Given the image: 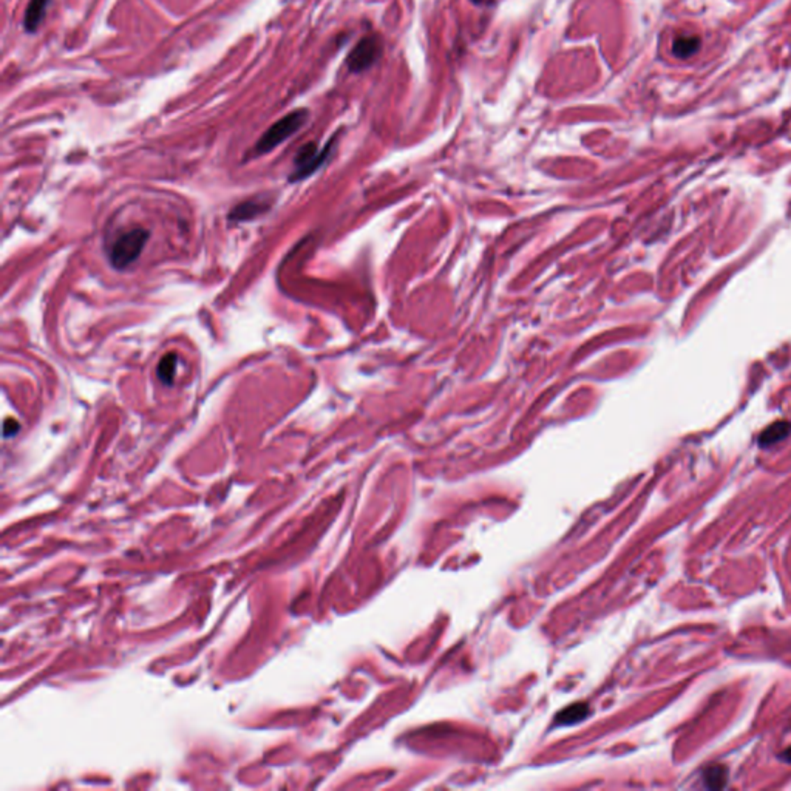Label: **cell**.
Instances as JSON below:
<instances>
[{"instance_id":"obj_8","label":"cell","mask_w":791,"mask_h":791,"mask_svg":"<svg viewBox=\"0 0 791 791\" xmlns=\"http://www.w3.org/2000/svg\"><path fill=\"white\" fill-rule=\"evenodd\" d=\"M791 431V423L788 422H776L773 425H769L764 433L760 435L759 437V444L762 447H769V445H773L776 442L782 441L783 437H787L788 433Z\"/></svg>"},{"instance_id":"obj_6","label":"cell","mask_w":791,"mask_h":791,"mask_svg":"<svg viewBox=\"0 0 791 791\" xmlns=\"http://www.w3.org/2000/svg\"><path fill=\"white\" fill-rule=\"evenodd\" d=\"M268 209H269V204H264V203H262V201H244V203L234 207L232 212L229 213V220H232V221L253 220Z\"/></svg>"},{"instance_id":"obj_10","label":"cell","mask_w":791,"mask_h":791,"mask_svg":"<svg viewBox=\"0 0 791 791\" xmlns=\"http://www.w3.org/2000/svg\"><path fill=\"white\" fill-rule=\"evenodd\" d=\"M587 716V707L586 705H572V707L566 708L563 713L558 714L557 721L563 725H572L582 721Z\"/></svg>"},{"instance_id":"obj_9","label":"cell","mask_w":791,"mask_h":791,"mask_svg":"<svg viewBox=\"0 0 791 791\" xmlns=\"http://www.w3.org/2000/svg\"><path fill=\"white\" fill-rule=\"evenodd\" d=\"M176 365H178V356L174 354V352H170V354H165L160 365H158V377H160L161 382L164 385H172L174 384V379H175V372H176Z\"/></svg>"},{"instance_id":"obj_11","label":"cell","mask_w":791,"mask_h":791,"mask_svg":"<svg viewBox=\"0 0 791 791\" xmlns=\"http://www.w3.org/2000/svg\"><path fill=\"white\" fill-rule=\"evenodd\" d=\"M705 781H707L708 788H722L726 782V771L721 765L708 768L705 773Z\"/></svg>"},{"instance_id":"obj_4","label":"cell","mask_w":791,"mask_h":791,"mask_svg":"<svg viewBox=\"0 0 791 791\" xmlns=\"http://www.w3.org/2000/svg\"><path fill=\"white\" fill-rule=\"evenodd\" d=\"M380 50H382V47H380L377 38L370 36V38L362 39L348 56V68L352 73H361V71L368 70L379 59Z\"/></svg>"},{"instance_id":"obj_7","label":"cell","mask_w":791,"mask_h":791,"mask_svg":"<svg viewBox=\"0 0 791 791\" xmlns=\"http://www.w3.org/2000/svg\"><path fill=\"white\" fill-rule=\"evenodd\" d=\"M702 42L697 36H680L674 40L672 44V53L680 57V59H686L691 57L700 50Z\"/></svg>"},{"instance_id":"obj_5","label":"cell","mask_w":791,"mask_h":791,"mask_svg":"<svg viewBox=\"0 0 791 791\" xmlns=\"http://www.w3.org/2000/svg\"><path fill=\"white\" fill-rule=\"evenodd\" d=\"M50 2H52V0H30L24 19V27L28 33L38 31L39 25L45 17Z\"/></svg>"},{"instance_id":"obj_12","label":"cell","mask_w":791,"mask_h":791,"mask_svg":"<svg viewBox=\"0 0 791 791\" xmlns=\"http://www.w3.org/2000/svg\"><path fill=\"white\" fill-rule=\"evenodd\" d=\"M19 431V422L16 419H6L5 421V428H3V435L5 437H10L14 436Z\"/></svg>"},{"instance_id":"obj_2","label":"cell","mask_w":791,"mask_h":791,"mask_svg":"<svg viewBox=\"0 0 791 791\" xmlns=\"http://www.w3.org/2000/svg\"><path fill=\"white\" fill-rule=\"evenodd\" d=\"M149 232L144 229H133V231L121 235L113 244L110 253V262L114 269H126L130 266L142 253Z\"/></svg>"},{"instance_id":"obj_3","label":"cell","mask_w":791,"mask_h":791,"mask_svg":"<svg viewBox=\"0 0 791 791\" xmlns=\"http://www.w3.org/2000/svg\"><path fill=\"white\" fill-rule=\"evenodd\" d=\"M329 149L331 146H326L322 152H319V149L314 142L305 144V146L299 150L296 160H294L296 169H294L292 175L289 176L291 181H300V179L314 174V172L323 164V161L326 160Z\"/></svg>"},{"instance_id":"obj_13","label":"cell","mask_w":791,"mask_h":791,"mask_svg":"<svg viewBox=\"0 0 791 791\" xmlns=\"http://www.w3.org/2000/svg\"><path fill=\"white\" fill-rule=\"evenodd\" d=\"M782 759H783V760H787V762H791V748H790V750H787L785 753H783V754H782Z\"/></svg>"},{"instance_id":"obj_1","label":"cell","mask_w":791,"mask_h":791,"mask_svg":"<svg viewBox=\"0 0 791 791\" xmlns=\"http://www.w3.org/2000/svg\"><path fill=\"white\" fill-rule=\"evenodd\" d=\"M308 110H294L289 114H286L282 119H278L276 124H272L268 130L263 133V136L258 140L255 146V152L264 155L274 150L280 144L289 140L294 133H297L301 127L305 126L308 121Z\"/></svg>"},{"instance_id":"obj_14","label":"cell","mask_w":791,"mask_h":791,"mask_svg":"<svg viewBox=\"0 0 791 791\" xmlns=\"http://www.w3.org/2000/svg\"><path fill=\"white\" fill-rule=\"evenodd\" d=\"M473 2H476V3H479V2H481V0H473Z\"/></svg>"}]
</instances>
